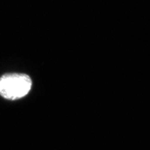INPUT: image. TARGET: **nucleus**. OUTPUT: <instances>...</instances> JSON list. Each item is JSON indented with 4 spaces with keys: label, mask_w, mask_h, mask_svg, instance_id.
<instances>
[{
    "label": "nucleus",
    "mask_w": 150,
    "mask_h": 150,
    "mask_svg": "<svg viewBox=\"0 0 150 150\" xmlns=\"http://www.w3.org/2000/svg\"><path fill=\"white\" fill-rule=\"evenodd\" d=\"M32 81L27 74L9 73L0 78V95L9 100L20 99L31 90Z\"/></svg>",
    "instance_id": "1"
}]
</instances>
